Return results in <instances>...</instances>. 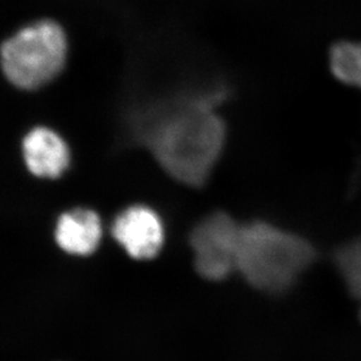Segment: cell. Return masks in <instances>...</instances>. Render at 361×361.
Listing matches in <instances>:
<instances>
[{
  "mask_svg": "<svg viewBox=\"0 0 361 361\" xmlns=\"http://www.w3.org/2000/svg\"><path fill=\"white\" fill-rule=\"evenodd\" d=\"M66 58L65 32L51 20L20 28L1 47L4 74L21 90H35L53 81L65 67Z\"/></svg>",
  "mask_w": 361,
  "mask_h": 361,
  "instance_id": "3957f363",
  "label": "cell"
},
{
  "mask_svg": "<svg viewBox=\"0 0 361 361\" xmlns=\"http://www.w3.org/2000/svg\"><path fill=\"white\" fill-rule=\"evenodd\" d=\"M21 151L28 171L35 177H60L71 161L63 138L47 126H35L30 130L23 140Z\"/></svg>",
  "mask_w": 361,
  "mask_h": 361,
  "instance_id": "8992f818",
  "label": "cell"
},
{
  "mask_svg": "<svg viewBox=\"0 0 361 361\" xmlns=\"http://www.w3.org/2000/svg\"><path fill=\"white\" fill-rule=\"evenodd\" d=\"M102 236L99 215L85 208H76L60 215L55 228L59 247L73 255L95 252Z\"/></svg>",
  "mask_w": 361,
  "mask_h": 361,
  "instance_id": "52a82bcc",
  "label": "cell"
},
{
  "mask_svg": "<svg viewBox=\"0 0 361 361\" xmlns=\"http://www.w3.org/2000/svg\"><path fill=\"white\" fill-rule=\"evenodd\" d=\"M224 92L178 97L137 120L135 137L150 149L166 173L183 184L206 183L225 145L226 126L216 113Z\"/></svg>",
  "mask_w": 361,
  "mask_h": 361,
  "instance_id": "6da1fadb",
  "label": "cell"
},
{
  "mask_svg": "<svg viewBox=\"0 0 361 361\" xmlns=\"http://www.w3.org/2000/svg\"><path fill=\"white\" fill-rule=\"evenodd\" d=\"M114 238L131 257L150 259L157 255L163 245L164 231L161 219L145 206H131L114 221Z\"/></svg>",
  "mask_w": 361,
  "mask_h": 361,
  "instance_id": "5b68a950",
  "label": "cell"
},
{
  "mask_svg": "<svg viewBox=\"0 0 361 361\" xmlns=\"http://www.w3.org/2000/svg\"><path fill=\"white\" fill-rule=\"evenodd\" d=\"M331 72L345 85L361 88V42L343 41L330 51Z\"/></svg>",
  "mask_w": 361,
  "mask_h": 361,
  "instance_id": "9c48e42d",
  "label": "cell"
},
{
  "mask_svg": "<svg viewBox=\"0 0 361 361\" xmlns=\"http://www.w3.org/2000/svg\"><path fill=\"white\" fill-rule=\"evenodd\" d=\"M316 259L314 243L296 229L262 220L241 225L236 271L261 293L282 295L296 288Z\"/></svg>",
  "mask_w": 361,
  "mask_h": 361,
  "instance_id": "7a4b0ae2",
  "label": "cell"
},
{
  "mask_svg": "<svg viewBox=\"0 0 361 361\" xmlns=\"http://www.w3.org/2000/svg\"><path fill=\"white\" fill-rule=\"evenodd\" d=\"M241 225L224 212L208 215L190 236L195 266L201 277L220 281L236 271Z\"/></svg>",
  "mask_w": 361,
  "mask_h": 361,
  "instance_id": "277c9868",
  "label": "cell"
},
{
  "mask_svg": "<svg viewBox=\"0 0 361 361\" xmlns=\"http://www.w3.org/2000/svg\"><path fill=\"white\" fill-rule=\"evenodd\" d=\"M339 279L361 319V234L346 242L338 252Z\"/></svg>",
  "mask_w": 361,
  "mask_h": 361,
  "instance_id": "ba28073f",
  "label": "cell"
}]
</instances>
